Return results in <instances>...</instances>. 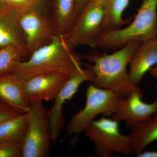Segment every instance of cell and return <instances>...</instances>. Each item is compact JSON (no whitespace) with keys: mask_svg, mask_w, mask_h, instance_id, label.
Masks as SVG:
<instances>
[{"mask_svg":"<svg viewBox=\"0 0 157 157\" xmlns=\"http://www.w3.org/2000/svg\"><path fill=\"white\" fill-rule=\"evenodd\" d=\"M25 56L13 45L0 48V76L12 73L17 64Z\"/></svg>","mask_w":157,"mask_h":157,"instance_id":"19","label":"cell"},{"mask_svg":"<svg viewBox=\"0 0 157 157\" xmlns=\"http://www.w3.org/2000/svg\"><path fill=\"white\" fill-rule=\"evenodd\" d=\"M18 17L30 56L49 43L56 35L51 20L45 16L43 9L18 13Z\"/></svg>","mask_w":157,"mask_h":157,"instance_id":"9","label":"cell"},{"mask_svg":"<svg viewBox=\"0 0 157 157\" xmlns=\"http://www.w3.org/2000/svg\"><path fill=\"white\" fill-rule=\"evenodd\" d=\"M67 44L63 36L56 35L47 45L33 52L27 60L21 61L12 74L24 82L32 76L45 73L70 76L82 68V56Z\"/></svg>","mask_w":157,"mask_h":157,"instance_id":"2","label":"cell"},{"mask_svg":"<svg viewBox=\"0 0 157 157\" xmlns=\"http://www.w3.org/2000/svg\"><path fill=\"white\" fill-rule=\"evenodd\" d=\"M8 7L5 0H0V11Z\"/></svg>","mask_w":157,"mask_h":157,"instance_id":"27","label":"cell"},{"mask_svg":"<svg viewBox=\"0 0 157 157\" xmlns=\"http://www.w3.org/2000/svg\"><path fill=\"white\" fill-rule=\"evenodd\" d=\"M90 0H76L78 16L83 11L87 4L90 2Z\"/></svg>","mask_w":157,"mask_h":157,"instance_id":"23","label":"cell"},{"mask_svg":"<svg viewBox=\"0 0 157 157\" xmlns=\"http://www.w3.org/2000/svg\"><path fill=\"white\" fill-rule=\"evenodd\" d=\"M121 97L112 91L97 87L92 83L90 84L86 90L85 106L69 121L67 127V135L84 132L100 114L112 117Z\"/></svg>","mask_w":157,"mask_h":157,"instance_id":"5","label":"cell"},{"mask_svg":"<svg viewBox=\"0 0 157 157\" xmlns=\"http://www.w3.org/2000/svg\"><path fill=\"white\" fill-rule=\"evenodd\" d=\"M157 38V0H143L133 21L123 28L103 31L97 38L96 48L117 49L133 42Z\"/></svg>","mask_w":157,"mask_h":157,"instance_id":"3","label":"cell"},{"mask_svg":"<svg viewBox=\"0 0 157 157\" xmlns=\"http://www.w3.org/2000/svg\"><path fill=\"white\" fill-rule=\"evenodd\" d=\"M22 144L17 143H0V157H21Z\"/></svg>","mask_w":157,"mask_h":157,"instance_id":"21","label":"cell"},{"mask_svg":"<svg viewBox=\"0 0 157 157\" xmlns=\"http://www.w3.org/2000/svg\"><path fill=\"white\" fill-rule=\"evenodd\" d=\"M0 99L21 113L30 107L23 82L12 73L0 76Z\"/></svg>","mask_w":157,"mask_h":157,"instance_id":"14","label":"cell"},{"mask_svg":"<svg viewBox=\"0 0 157 157\" xmlns=\"http://www.w3.org/2000/svg\"><path fill=\"white\" fill-rule=\"evenodd\" d=\"M28 127L26 113L0 124V143H22Z\"/></svg>","mask_w":157,"mask_h":157,"instance_id":"17","label":"cell"},{"mask_svg":"<svg viewBox=\"0 0 157 157\" xmlns=\"http://www.w3.org/2000/svg\"><path fill=\"white\" fill-rule=\"evenodd\" d=\"M78 17L76 0H52L51 22L56 35L65 36Z\"/></svg>","mask_w":157,"mask_h":157,"instance_id":"15","label":"cell"},{"mask_svg":"<svg viewBox=\"0 0 157 157\" xmlns=\"http://www.w3.org/2000/svg\"><path fill=\"white\" fill-rule=\"evenodd\" d=\"M148 73L151 76L157 79V64L149 70Z\"/></svg>","mask_w":157,"mask_h":157,"instance_id":"26","label":"cell"},{"mask_svg":"<svg viewBox=\"0 0 157 157\" xmlns=\"http://www.w3.org/2000/svg\"><path fill=\"white\" fill-rule=\"evenodd\" d=\"M143 92L135 86L128 97H121L113 119L124 121L128 128L147 120L157 111V99L151 103H147L142 100Z\"/></svg>","mask_w":157,"mask_h":157,"instance_id":"10","label":"cell"},{"mask_svg":"<svg viewBox=\"0 0 157 157\" xmlns=\"http://www.w3.org/2000/svg\"><path fill=\"white\" fill-rule=\"evenodd\" d=\"M138 157H157V151H144L137 156Z\"/></svg>","mask_w":157,"mask_h":157,"instance_id":"24","label":"cell"},{"mask_svg":"<svg viewBox=\"0 0 157 157\" xmlns=\"http://www.w3.org/2000/svg\"><path fill=\"white\" fill-rule=\"evenodd\" d=\"M21 114L5 102H0V124Z\"/></svg>","mask_w":157,"mask_h":157,"instance_id":"22","label":"cell"},{"mask_svg":"<svg viewBox=\"0 0 157 157\" xmlns=\"http://www.w3.org/2000/svg\"><path fill=\"white\" fill-rule=\"evenodd\" d=\"M86 67L80 68L69 76L55 99L53 106L47 111L52 140L54 143L57 140L64 126L65 120L63 113L64 104L73 98L82 83L86 81L92 82L94 79L92 70Z\"/></svg>","mask_w":157,"mask_h":157,"instance_id":"8","label":"cell"},{"mask_svg":"<svg viewBox=\"0 0 157 157\" xmlns=\"http://www.w3.org/2000/svg\"><path fill=\"white\" fill-rule=\"evenodd\" d=\"M130 0H108L104 6V17L103 31L121 28L131 21V18L125 19L123 13Z\"/></svg>","mask_w":157,"mask_h":157,"instance_id":"18","label":"cell"},{"mask_svg":"<svg viewBox=\"0 0 157 157\" xmlns=\"http://www.w3.org/2000/svg\"><path fill=\"white\" fill-rule=\"evenodd\" d=\"M155 89H156V90H157V84L156 85Z\"/></svg>","mask_w":157,"mask_h":157,"instance_id":"28","label":"cell"},{"mask_svg":"<svg viewBox=\"0 0 157 157\" xmlns=\"http://www.w3.org/2000/svg\"><path fill=\"white\" fill-rule=\"evenodd\" d=\"M9 8L18 13L43 9L46 0H5Z\"/></svg>","mask_w":157,"mask_h":157,"instance_id":"20","label":"cell"},{"mask_svg":"<svg viewBox=\"0 0 157 157\" xmlns=\"http://www.w3.org/2000/svg\"><path fill=\"white\" fill-rule=\"evenodd\" d=\"M47 112L42 101L30 103L26 113L28 127L21 143V157L49 156L52 140Z\"/></svg>","mask_w":157,"mask_h":157,"instance_id":"6","label":"cell"},{"mask_svg":"<svg viewBox=\"0 0 157 157\" xmlns=\"http://www.w3.org/2000/svg\"><path fill=\"white\" fill-rule=\"evenodd\" d=\"M69 76L59 73H45L32 76L24 82L30 102L54 100Z\"/></svg>","mask_w":157,"mask_h":157,"instance_id":"11","label":"cell"},{"mask_svg":"<svg viewBox=\"0 0 157 157\" xmlns=\"http://www.w3.org/2000/svg\"><path fill=\"white\" fill-rule=\"evenodd\" d=\"M1 101H1V99H0V102H1ZM2 102H3V101H2Z\"/></svg>","mask_w":157,"mask_h":157,"instance_id":"29","label":"cell"},{"mask_svg":"<svg viewBox=\"0 0 157 157\" xmlns=\"http://www.w3.org/2000/svg\"><path fill=\"white\" fill-rule=\"evenodd\" d=\"M108 0H90V2L94 4V5L104 6Z\"/></svg>","mask_w":157,"mask_h":157,"instance_id":"25","label":"cell"},{"mask_svg":"<svg viewBox=\"0 0 157 157\" xmlns=\"http://www.w3.org/2000/svg\"><path fill=\"white\" fill-rule=\"evenodd\" d=\"M85 135L94 144L98 157H110L113 155L134 154L130 135L121 133L119 122L102 117L94 120L84 131Z\"/></svg>","mask_w":157,"mask_h":157,"instance_id":"4","label":"cell"},{"mask_svg":"<svg viewBox=\"0 0 157 157\" xmlns=\"http://www.w3.org/2000/svg\"><path fill=\"white\" fill-rule=\"evenodd\" d=\"M134 152L138 155L146 147L157 140V111L150 118L131 128Z\"/></svg>","mask_w":157,"mask_h":157,"instance_id":"16","label":"cell"},{"mask_svg":"<svg viewBox=\"0 0 157 157\" xmlns=\"http://www.w3.org/2000/svg\"><path fill=\"white\" fill-rule=\"evenodd\" d=\"M140 43L130 42L110 54L101 53L94 49L83 55L82 59L93 64H85V67L94 73L92 84L122 97H128L137 85L131 81L127 67Z\"/></svg>","mask_w":157,"mask_h":157,"instance_id":"1","label":"cell"},{"mask_svg":"<svg viewBox=\"0 0 157 157\" xmlns=\"http://www.w3.org/2000/svg\"><path fill=\"white\" fill-rule=\"evenodd\" d=\"M9 45L15 46L26 57H29L18 13L7 7L0 11V48Z\"/></svg>","mask_w":157,"mask_h":157,"instance_id":"13","label":"cell"},{"mask_svg":"<svg viewBox=\"0 0 157 157\" xmlns=\"http://www.w3.org/2000/svg\"><path fill=\"white\" fill-rule=\"evenodd\" d=\"M104 6L89 3L65 36L66 43L75 49L78 46L96 48L97 38L103 31Z\"/></svg>","mask_w":157,"mask_h":157,"instance_id":"7","label":"cell"},{"mask_svg":"<svg viewBox=\"0 0 157 157\" xmlns=\"http://www.w3.org/2000/svg\"><path fill=\"white\" fill-rule=\"evenodd\" d=\"M157 64V38L140 42L129 65V78L138 85L145 74Z\"/></svg>","mask_w":157,"mask_h":157,"instance_id":"12","label":"cell"}]
</instances>
